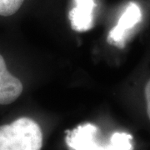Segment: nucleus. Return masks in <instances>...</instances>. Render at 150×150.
<instances>
[{
	"instance_id": "obj_4",
	"label": "nucleus",
	"mask_w": 150,
	"mask_h": 150,
	"mask_svg": "<svg viewBox=\"0 0 150 150\" xmlns=\"http://www.w3.org/2000/svg\"><path fill=\"white\" fill-rule=\"evenodd\" d=\"M74 5L70 10L69 20L72 28L77 32H86L93 26L95 0H74Z\"/></svg>"
},
{
	"instance_id": "obj_5",
	"label": "nucleus",
	"mask_w": 150,
	"mask_h": 150,
	"mask_svg": "<svg viewBox=\"0 0 150 150\" xmlns=\"http://www.w3.org/2000/svg\"><path fill=\"white\" fill-rule=\"evenodd\" d=\"M22 92V82L8 72L5 60L0 54V104L6 105L14 102Z\"/></svg>"
},
{
	"instance_id": "obj_7",
	"label": "nucleus",
	"mask_w": 150,
	"mask_h": 150,
	"mask_svg": "<svg viewBox=\"0 0 150 150\" xmlns=\"http://www.w3.org/2000/svg\"><path fill=\"white\" fill-rule=\"evenodd\" d=\"M24 0H0V16L9 17L15 14Z\"/></svg>"
},
{
	"instance_id": "obj_3",
	"label": "nucleus",
	"mask_w": 150,
	"mask_h": 150,
	"mask_svg": "<svg viewBox=\"0 0 150 150\" xmlns=\"http://www.w3.org/2000/svg\"><path fill=\"white\" fill-rule=\"evenodd\" d=\"M98 129L92 123L79 125L68 133L66 143L74 150H106L98 140Z\"/></svg>"
},
{
	"instance_id": "obj_8",
	"label": "nucleus",
	"mask_w": 150,
	"mask_h": 150,
	"mask_svg": "<svg viewBox=\"0 0 150 150\" xmlns=\"http://www.w3.org/2000/svg\"><path fill=\"white\" fill-rule=\"evenodd\" d=\"M144 93L146 103H147V112H148V116L150 120V79L148 81V83L145 85Z\"/></svg>"
},
{
	"instance_id": "obj_1",
	"label": "nucleus",
	"mask_w": 150,
	"mask_h": 150,
	"mask_svg": "<svg viewBox=\"0 0 150 150\" xmlns=\"http://www.w3.org/2000/svg\"><path fill=\"white\" fill-rule=\"evenodd\" d=\"M43 134L29 118H20L0 126V150H41Z\"/></svg>"
},
{
	"instance_id": "obj_6",
	"label": "nucleus",
	"mask_w": 150,
	"mask_h": 150,
	"mask_svg": "<svg viewBox=\"0 0 150 150\" xmlns=\"http://www.w3.org/2000/svg\"><path fill=\"white\" fill-rule=\"evenodd\" d=\"M132 136L126 133H115L111 136L106 150H133Z\"/></svg>"
},
{
	"instance_id": "obj_2",
	"label": "nucleus",
	"mask_w": 150,
	"mask_h": 150,
	"mask_svg": "<svg viewBox=\"0 0 150 150\" xmlns=\"http://www.w3.org/2000/svg\"><path fill=\"white\" fill-rule=\"evenodd\" d=\"M142 19L139 6L134 2L129 3L118 19V23L108 33V42L119 48L124 47L125 39L129 32Z\"/></svg>"
}]
</instances>
